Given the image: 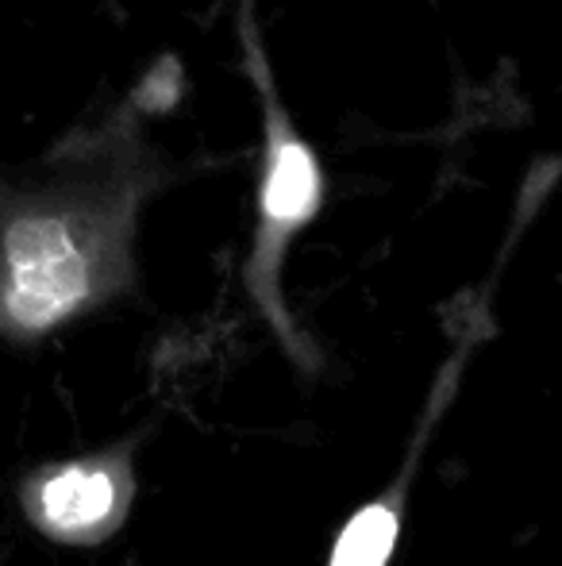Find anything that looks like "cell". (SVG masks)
Wrapping results in <instances>:
<instances>
[{
  "mask_svg": "<svg viewBox=\"0 0 562 566\" xmlns=\"http://www.w3.org/2000/svg\"><path fill=\"white\" fill-rule=\"evenodd\" d=\"M128 147L85 150V166L43 186H0V328L43 336L120 290L131 217L147 189Z\"/></svg>",
  "mask_w": 562,
  "mask_h": 566,
  "instance_id": "6da1fadb",
  "label": "cell"
},
{
  "mask_svg": "<svg viewBox=\"0 0 562 566\" xmlns=\"http://www.w3.org/2000/svg\"><path fill=\"white\" fill-rule=\"evenodd\" d=\"M243 46H247V70L263 97V174H258V228L255 251L247 262V285L258 293L266 308L282 321L278 301V270L289 243L316 220L324 205V166L312 143L293 127L285 113L274 74L266 66L263 43L255 35V20L243 23Z\"/></svg>",
  "mask_w": 562,
  "mask_h": 566,
  "instance_id": "7a4b0ae2",
  "label": "cell"
},
{
  "mask_svg": "<svg viewBox=\"0 0 562 566\" xmlns=\"http://www.w3.org/2000/svg\"><path fill=\"white\" fill-rule=\"evenodd\" d=\"M28 513L46 536L100 539L124 516V485L113 467L70 462L35 478L28 490Z\"/></svg>",
  "mask_w": 562,
  "mask_h": 566,
  "instance_id": "3957f363",
  "label": "cell"
},
{
  "mask_svg": "<svg viewBox=\"0 0 562 566\" xmlns=\"http://www.w3.org/2000/svg\"><path fill=\"white\" fill-rule=\"evenodd\" d=\"M397 513L393 505H367L347 521L343 536H339L331 566H385L397 544Z\"/></svg>",
  "mask_w": 562,
  "mask_h": 566,
  "instance_id": "277c9868",
  "label": "cell"
}]
</instances>
